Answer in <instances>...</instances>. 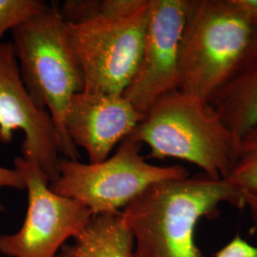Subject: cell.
Masks as SVG:
<instances>
[{
	"label": "cell",
	"mask_w": 257,
	"mask_h": 257,
	"mask_svg": "<svg viewBox=\"0 0 257 257\" xmlns=\"http://www.w3.org/2000/svg\"><path fill=\"white\" fill-rule=\"evenodd\" d=\"M245 208L243 192L228 178L190 175L149 186L121 211L134 238V257H204L194 238L203 218L220 206Z\"/></svg>",
	"instance_id": "1"
},
{
	"label": "cell",
	"mask_w": 257,
	"mask_h": 257,
	"mask_svg": "<svg viewBox=\"0 0 257 257\" xmlns=\"http://www.w3.org/2000/svg\"><path fill=\"white\" fill-rule=\"evenodd\" d=\"M128 138L147 145L146 158H176L212 178H228L237 159L234 136L209 102L179 90L158 98Z\"/></svg>",
	"instance_id": "2"
},
{
	"label": "cell",
	"mask_w": 257,
	"mask_h": 257,
	"mask_svg": "<svg viewBox=\"0 0 257 257\" xmlns=\"http://www.w3.org/2000/svg\"><path fill=\"white\" fill-rule=\"evenodd\" d=\"M12 42L30 96L55 123L60 154L77 160V149L65 134L64 116L73 95L83 92L84 80L60 10L49 5L43 13L15 28Z\"/></svg>",
	"instance_id": "3"
},
{
	"label": "cell",
	"mask_w": 257,
	"mask_h": 257,
	"mask_svg": "<svg viewBox=\"0 0 257 257\" xmlns=\"http://www.w3.org/2000/svg\"><path fill=\"white\" fill-rule=\"evenodd\" d=\"M252 35L231 0H188L178 90L210 101L238 67Z\"/></svg>",
	"instance_id": "4"
},
{
	"label": "cell",
	"mask_w": 257,
	"mask_h": 257,
	"mask_svg": "<svg viewBox=\"0 0 257 257\" xmlns=\"http://www.w3.org/2000/svg\"><path fill=\"white\" fill-rule=\"evenodd\" d=\"M141 147L127 138L113 156L99 163L60 158L58 176L50 188L58 195L80 203L92 215H98L124 209L154 183L189 176L182 166L150 164L141 156Z\"/></svg>",
	"instance_id": "5"
},
{
	"label": "cell",
	"mask_w": 257,
	"mask_h": 257,
	"mask_svg": "<svg viewBox=\"0 0 257 257\" xmlns=\"http://www.w3.org/2000/svg\"><path fill=\"white\" fill-rule=\"evenodd\" d=\"M150 0L124 19L94 18L68 23L71 43L80 65L83 92L123 95L141 59Z\"/></svg>",
	"instance_id": "6"
},
{
	"label": "cell",
	"mask_w": 257,
	"mask_h": 257,
	"mask_svg": "<svg viewBox=\"0 0 257 257\" xmlns=\"http://www.w3.org/2000/svg\"><path fill=\"white\" fill-rule=\"evenodd\" d=\"M14 164L27 190V213L18 232L0 235V253L56 257L65 242L80 234L93 215L80 203L54 193L37 162L19 156Z\"/></svg>",
	"instance_id": "7"
},
{
	"label": "cell",
	"mask_w": 257,
	"mask_h": 257,
	"mask_svg": "<svg viewBox=\"0 0 257 257\" xmlns=\"http://www.w3.org/2000/svg\"><path fill=\"white\" fill-rule=\"evenodd\" d=\"M187 10L188 0H150L141 59L123 93L143 114L158 98L179 88L180 45Z\"/></svg>",
	"instance_id": "8"
},
{
	"label": "cell",
	"mask_w": 257,
	"mask_h": 257,
	"mask_svg": "<svg viewBox=\"0 0 257 257\" xmlns=\"http://www.w3.org/2000/svg\"><path fill=\"white\" fill-rule=\"evenodd\" d=\"M24 134V158L37 162L50 179L58 176L59 138L46 110L30 96L19 70L13 42H0V142L10 143L14 133Z\"/></svg>",
	"instance_id": "9"
},
{
	"label": "cell",
	"mask_w": 257,
	"mask_h": 257,
	"mask_svg": "<svg viewBox=\"0 0 257 257\" xmlns=\"http://www.w3.org/2000/svg\"><path fill=\"white\" fill-rule=\"evenodd\" d=\"M143 116L124 95L77 92L65 112V134L87 153L90 163H99L128 138Z\"/></svg>",
	"instance_id": "10"
},
{
	"label": "cell",
	"mask_w": 257,
	"mask_h": 257,
	"mask_svg": "<svg viewBox=\"0 0 257 257\" xmlns=\"http://www.w3.org/2000/svg\"><path fill=\"white\" fill-rule=\"evenodd\" d=\"M231 130L238 145L244 134L257 125V31L229 80L209 101Z\"/></svg>",
	"instance_id": "11"
},
{
	"label": "cell",
	"mask_w": 257,
	"mask_h": 257,
	"mask_svg": "<svg viewBox=\"0 0 257 257\" xmlns=\"http://www.w3.org/2000/svg\"><path fill=\"white\" fill-rule=\"evenodd\" d=\"M134 238L121 211L93 215L73 244L56 257H134Z\"/></svg>",
	"instance_id": "12"
},
{
	"label": "cell",
	"mask_w": 257,
	"mask_h": 257,
	"mask_svg": "<svg viewBox=\"0 0 257 257\" xmlns=\"http://www.w3.org/2000/svg\"><path fill=\"white\" fill-rule=\"evenodd\" d=\"M228 179L242 192L257 193V125L240 139L236 163Z\"/></svg>",
	"instance_id": "13"
},
{
	"label": "cell",
	"mask_w": 257,
	"mask_h": 257,
	"mask_svg": "<svg viewBox=\"0 0 257 257\" xmlns=\"http://www.w3.org/2000/svg\"><path fill=\"white\" fill-rule=\"evenodd\" d=\"M48 7L45 1L40 0H0V42L7 31H13Z\"/></svg>",
	"instance_id": "14"
},
{
	"label": "cell",
	"mask_w": 257,
	"mask_h": 257,
	"mask_svg": "<svg viewBox=\"0 0 257 257\" xmlns=\"http://www.w3.org/2000/svg\"><path fill=\"white\" fill-rule=\"evenodd\" d=\"M215 257H257V246L237 235L218 250Z\"/></svg>",
	"instance_id": "15"
},
{
	"label": "cell",
	"mask_w": 257,
	"mask_h": 257,
	"mask_svg": "<svg viewBox=\"0 0 257 257\" xmlns=\"http://www.w3.org/2000/svg\"><path fill=\"white\" fill-rule=\"evenodd\" d=\"M253 31H257V0H231Z\"/></svg>",
	"instance_id": "16"
},
{
	"label": "cell",
	"mask_w": 257,
	"mask_h": 257,
	"mask_svg": "<svg viewBox=\"0 0 257 257\" xmlns=\"http://www.w3.org/2000/svg\"><path fill=\"white\" fill-rule=\"evenodd\" d=\"M2 188H13L24 190L25 185L17 171L0 167V189ZM3 210L2 205L0 204V211Z\"/></svg>",
	"instance_id": "17"
},
{
	"label": "cell",
	"mask_w": 257,
	"mask_h": 257,
	"mask_svg": "<svg viewBox=\"0 0 257 257\" xmlns=\"http://www.w3.org/2000/svg\"><path fill=\"white\" fill-rule=\"evenodd\" d=\"M245 207H247L250 213L251 219L254 223V229H257V193L243 192Z\"/></svg>",
	"instance_id": "18"
}]
</instances>
